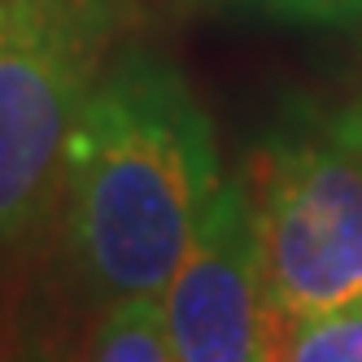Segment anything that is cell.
I'll return each mask as SVG.
<instances>
[{
  "label": "cell",
  "instance_id": "5",
  "mask_svg": "<svg viewBox=\"0 0 362 362\" xmlns=\"http://www.w3.org/2000/svg\"><path fill=\"white\" fill-rule=\"evenodd\" d=\"M88 362H179L162 297H118L105 301L88 341Z\"/></svg>",
  "mask_w": 362,
  "mask_h": 362
},
{
  "label": "cell",
  "instance_id": "6",
  "mask_svg": "<svg viewBox=\"0 0 362 362\" xmlns=\"http://www.w3.org/2000/svg\"><path fill=\"white\" fill-rule=\"evenodd\" d=\"M271 362H362V297L305 319H279Z\"/></svg>",
  "mask_w": 362,
  "mask_h": 362
},
{
  "label": "cell",
  "instance_id": "1",
  "mask_svg": "<svg viewBox=\"0 0 362 362\" xmlns=\"http://www.w3.org/2000/svg\"><path fill=\"white\" fill-rule=\"evenodd\" d=\"M214 122L170 57L127 44L83 100L62 166L66 240L100 301L162 297L218 188Z\"/></svg>",
  "mask_w": 362,
  "mask_h": 362
},
{
  "label": "cell",
  "instance_id": "3",
  "mask_svg": "<svg viewBox=\"0 0 362 362\" xmlns=\"http://www.w3.org/2000/svg\"><path fill=\"white\" fill-rule=\"evenodd\" d=\"M122 13L127 0H0V257L53 214L74 118Z\"/></svg>",
  "mask_w": 362,
  "mask_h": 362
},
{
  "label": "cell",
  "instance_id": "2",
  "mask_svg": "<svg viewBox=\"0 0 362 362\" xmlns=\"http://www.w3.org/2000/svg\"><path fill=\"white\" fill-rule=\"evenodd\" d=\"M267 288L279 319L362 297V110L288 100L249 170Z\"/></svg>",
  "mask_w": 362,
  "mask_h": 362
},
{
  "label": "cell",
  "instance_id": "8",
  "mask_svg": "<svg viewBox=\"0 0 362 362\" xmlns=\"http://www.w3.org/2000/svg\"><path fill=\"white\" fill-rule=\"evenodd\" d=\"M18 349H22V345H18V319H13L9 297L0 293V362H18V358H22Z\"/></svg>",
  "mask_w": 362,
  "mask_h": 362
},
{
  "label": "cell",
  "instance_id": "4",
  "mask_svg": "<svg viewBox=\"0 0 362 362\" xmlns=\"http://www.w3.org/2000/svg\"><path fill=\"white\" fill-rule=\"evenodd\" d=\"M179 362H271L279 310L267 288L249 179H227L162 293Z\"/></svg>",
  "mask_w": 362,
  "mask_h": 362
},
{
  "label": "cell",
  "instance_id": "7",
  "mask_svg": "<svg viewBox=\"0 0 362 362\" xmlns=\"http://www.w3.org/2000/svg\"><path fill=\"white\" fill-rule=\"evenodd\" d=\"M231 5L262 18H279V22H310V27L362 22V0H231Z\"/></svg>",
  "mask_w": 362,
  "mask_h": 362
}]
</instances>
